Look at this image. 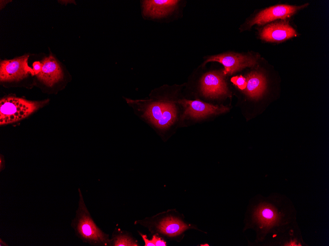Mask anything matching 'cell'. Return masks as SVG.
I'll use <instances>...</instances> for the list:
<instances>
[{"mask_svg": "<svg viewBox=\"0 0 329 246\" xmlns=\"http://www.w3.org/2000/svg\"><path fill=\"white\" fill-rule=\"evenodd\" d=\"M79 200L71 226L76 236L83 243L94 246H109V235L95 223L85 203L82 191L78 189Z\"/></svg>", "mask_w": 329, "mask_h": 246, "instance_id": "6da1fadb", "label": "cell"}, {"mask_svg": "<svg viewBox=\"0 0 329 246\" xmlns=\"http://www.w3.org/2000/svg\"><path fill=\"white\" fill-rule=\"evenodd\" d=\"M134 224L148 228L154 234L161 235L167 239L176 241H180L183 233L191 227L172 210L152 217L136 220Z\"/></svg>", "mask_w": 329, "mask_h": 246, "instance_id": "7a4b0ae2", "label": "cell"}, {"mask_svg": "<svg viewBox=\"0 0 329 246\" xmlns=\"http://www.w3.org/2000/svg\"><path fill=\"white\" fill-rule=\"evenodd\" d=\"M48 101L46 100L34 102L14 97L1 99L0 101V125L21 120L43 107Z\"/></svg>", "mask_w": 329, "mask_h": 246, "instance_id": "3957f363", "label": "cell"}, {"mask_svg": "<svg viewBox=\"0 0 329 246\" xmlns=\"http://www.w3.org/2000/svg\"><path fill=\"white\" fill-rule=\"evenodd\" d=\"M210 61L221 63L225 68L223 74H232L246 67H252L257 64V58L251 55L236 53H226L209 57L204 63Z\"/></svg>", "mask_w": 329, "mask_h": 246, "instance_id": "277c9868", "label": "cell"}, {"mask_svg": "<svg viewBox=\"0 0 329 246\" xmlns=\"http://www.w3.org/2000/svg\"><path fill=\"white\" fill-rule=\"evenodd\" d=\"M29 56L25 55L11 60L1 61L0 65L1 82L19 81L29 73L33 75V69L28 65Z\"/></svg>", "mask_w": 329, "mask_h": 246, "instance_id": "5b68a950", "label": "cell"}, {"mask_svg": "<svg viewBox=\"0 0 329 246\" xmlns=\"http://www.w3.org/2000/svg\"><path fill=\"white\" fill-rule=\"evenodd\" d=\"M308 4L300 6L277 5L269 7L260 12L249 23L250 26L255 24L262 25L276 19H285L293 15L298 10Z\"/></svg>", "mask_w": 329, "mask_h": 246, "instance_id": "8992f818", "label": "cell"}, {"mask_svg": "<svg viewBox=\"0 0 329 246\" xmlns=\"http://www.w3.org/2000/svg\"><path fill=\"white\" fill-rule=\"evenodd\" d=\"M223 74L213 71L206 73L202 77L201 80V90L204 96L216 98L228 93V89Z\"/></svg>", "mask_w": 329, "mask_h": 246, "instance_id": "52a82bcc", "label": "cell"}, {"mask_svg": "<svg viewBox=\"0 0 329 246\" xmlns=\"http://www.w3.org/2000/svg\"><path fill=\"white\" fill-rule=\"evenodd\" d=\"M185 109V115L200 118L210 114H220L228 110V107L214 106L199 100L183 99L179 102Z\"/></svg>", "mask_w": 329, "mask_h": 246, "instance_id": "ba28073f", "label": "cell"}, {"mask_svg": "<svg viewBox=\"0 0 329 246\" xmlns=\"http://www.w3.org/2000/svg\"><path fill=\"white\" fill-rule=\"evenodd\" d=\"M296 36L295 29L287 22L269 24L262 30L261 38L267 42L285 41Z\"/></svg>", "mask_w": 329, "mask_h": 246, "instance_id": "9c48e42d", "label": "cell"}, {"mask_svg": "<svg viewBox=\"0 0 329 246\" xmlns=\"http://www.w3.org/2000/svg\"><path fill=\"white\" fill-rule=\"evenodd\" d=\"M41 63V71L36 76L46 85L51 86L63 78L62 69L52 55L44 58Z\"/></svg>", "mask_w": 329, "mask_h": 246, "instance_id": "30bf717a", "label": "cell"}, {"mask_svg": "<svg viewBox=\"0 0 329 246\" xmlns=\"http://www.w3.org/2000/svg\"><path fill=\"white\" fill-rule=\"evenodd\" d=\"M178 0H149L143 2L144 12L151 16L161 17L171 12Z\"/></svg>", "mask_w": 329, "mask_h": 246, "instance_id": "8fae6325", "label": "cell"}, {"mask_svg": "<svg viewBox=\"0 0 329 246\" xmlns=\"http://www.w3.org/2000/svg\"><path fill=\"white\" fill-rule=\"evenodd\" d=\"M247 86L245 93L250 97L257 99L263 93L266 88V80L263 75L257 72L247 76Z\"/></svg>", "mask_w": 329, "mask_h": 246, "instance_id": "7c38bea8", "label": "cell"}, {"mask_svg": "<svg viewBox=\"0 0 329 246\" xmlns=\"http://www.w3.org/2000/svg\"><path fill=\"white\" fill-rule=\"evenodd\" d=\"M138 241L129 232L115 228L110 238L109 246H139Z\"/></svg>", "mask_w": 329, "mask_h": 246, "instance_id": "4fadbf2b", "label": "cell"}, {"mask_svg": "<svg viewBox=\"0 0 329 246\" xmlns=\"http://www.w3.org/2000/svg\"><path fill=\"white\" fill-rule=\"evenodd\" d=\"M176 116V110L174 105L171 103H165L162 116L155 125L161 129L167 128L174 122Z\"/></svg>", "mask_w": 329, "mask_h": 246, "instance_id": "5bb4252c", "label": "cell"}, {"mask_svg": "<svg viewBox=\"0 0 329 246\" xmlns=\"http://www.w3.org/2000/svg\"><path fill=\"white\" fill-rule=\"evenodd\" d=\"M165 103L154 102L149 105L145 116L155 125L162 116Z\"/></svg>", "mask_w": 329, "mask_h": 246, "instance_id": "9a60e30c", "label": "cell"}, {"mask_svg": "<svg viewBox=\"0 0 329 246\" xmlns=\"http://www.w3.org/2000/svg\"><path fill=\"white\" fill-rule=\"evenodd\" d=\"M258 216L260 220L265 223H271L275 218L273 211L267 208L260 209Z\"/></svg>", "mask_w": 329, "mask_h": 246, "instance_id": "2e32d148", "label": "cell"}, {"mask_svg": "<svg viewBox=\"0 0 329 246\" xmlns=\"http://www.w3.org/2000/svg\"><path fill=\"white\" fill-rule=\"evenodd\" d=\"M231 82L241 90H245L246 87V79L242 76L232 77Z\"/></svg>", "mask_w": 329, "mask_h": 246, "instance_id": "e0dca14e", "label": "cell"}, {"mask_svg": "<svg viewBox=\"0 0 329 246\" xmlns=\"http://www.w3.org/2000/svg\"><path fill=\"white\" fill-rule=\"evenodd\" d=\"M155 246H166V242L158 234H154L151 239Z\"/></svg>", "mask_w": 329, "mask_h": 246, "instance_id": "ac0fdd59", "label": "cell"}, {"mask_svg": "<svg viewBox=\"0 0 329 246\" xmlns=\"http://www.w3.org/2000/svg\"><path fill=\"white\" fill-rule=\"evenodd\" d=\"M139 235L141 237L144 243V246H155L152 240H149L146 234H143L139 231H138Z\"/></svg>", "mask_w": 329, "mask_h": 246, "instance_id": "d6986e66", "label": "cell"}, {"mask_svg": "<svg viewBox=\"0 0 329 246\" xmlns=\"http://www.w3.org/2000/svg\"><path fill=\"white\" fill-rule=\"evenodd\" d=\"M42 69V65L41 62H35L33 64V75H37L38 74Z\"/></svg>", "mask_w": 329, "mask_h": 246, "instance_id": "ffe728a7", "label": "cell"}, {"mask_svg": "<svg viewBox=\"0 0 329 246\" xmlns=\"http://www.w3.org/2000/svg\"><path fill=\"white\" fill-rule=\"evenodd\" d=\"M5 167L4 157L2 155L0 156V171H1Z\"/></svg>", "mask_w": 329, "mask_h": 246, "instance_id": "44dd1931", "label": "cell"}, {"mask_svg": "<svg viewBox=\"0 0 329 246\" xmlns=\"http://www.w3.org/2000/svg\"><path fill=\"white\" fill-rule=\"evenodd\" d=\"M0 246H8V244L5 243L4 241H2V239H0Z\"/></svg>", "mask_w": 329, "mask_h": 246, "instance_id": "7402d4cb", "label": "cell"}]
</instances>
